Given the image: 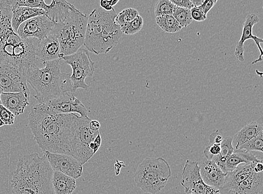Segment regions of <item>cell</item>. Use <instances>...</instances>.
<instances>
[{
  "label": "cell",
  "instance_id": "6da1fadb",
  "mask_svg": "<svg viewBox=\"0 0 263 194\" xmlns=\"http://www.w3.org/2000/svg\"><path fill=\"white\" fill-rule=\"evenodd\" d=\"M76 117L75 114H48L29 124L34 140L43 153L72 156L71 141Z\"/></svg>",
  "mask_w": 263,
  "mask_h": 194
},
{
  "label": "cell",
  "instance_id": "7a4b0ae2",
  "mask_svg": "<svg viewBox=\"0 0 263 194\" xmlns=\"http://www.w3.org/2000/svg\"><path fill=\"white\" fill-rule=\"evenodd\" d=\"M53 169L46 157L38 154L24 156L9 178L13 194H54L52 185Z\"/></svg>",
  "mask_w": 263,
  "mask_h": 194
},
{
  "label": "cell",
  "instance_id": "3957f363",
  "mask_svg": "<svg viewBox=\"0 0 263 194\" xmlns=\"http://www.w3.org/2000/svg\"><path fill=\"white\" fill-rule=\"evenodd\" d=\"M60 61L57 59L44 62L43 69L32 66L26 72L27 82L35 91L34 97L39 104H47L65 93L74 94L70 75L61 73Z\"/></svg>",
  "mask_w": 263,
  "mask_h": 194
},
{
  "label": "cell",
  "instance_id": "277c9868",
  "mask_svg": "<svg viewBox=\"0 0 263 194\" xmlns=\"http://www.w3.org/2000/svg\"><path fill=\"white\" fill-rule=\"evenodd\" d=\"M39 41L36 38L22 39L12 28L9 29L0 37V63L14 66L26 76L30 67L37 62Z\"/></svg>",
  "mask_w": 263,
  "mask_h": 194
},
{
  "label": "cell",
  "instance_id": "5b68a950",
  "mask_svg": "<svg viewBox=\"0 0 263 194\" xmlns=\"http://www.w3.org/2000/svg\"><path fill=\"white\" fill-rule=\"evenodd\" d=\"M87 21L88 16L76 8L63 22L55 24L51 33L59 40L62 58L76 53L84 45Z\"/></svg>",
  "mask_w": 263,
  "mask_h": 194
},
{
  "label": "cell",
  "instance_id": "8992f818",
  "mask_svg": "<svg viewBox=\"0 0 263 194\" xmlns=\"http://www.w3.org/2000/svg\"><path fill=\"white\" fill-rule=\"evenodd\" d=\"M171 175L166 160L162 157H146L139 165L134 179L143 192L156 194L166 186Z\"/></svg>",
  "mask_w": 263,
  "mask_h": 194
},
{
  "label": "cell",
  "instance_id": "52a82bcc",
  "mask_svg": "<svg viewBox=\"0 0 263 194\" xmlns=\"http://www.w3.org/2000/svg\"><path fill=\"white\" fill-rule=\"evenodd\" d=\"M91 120L88 117L84 118L77 115L71 141L72 156L83 165L92 157L95 154L90 148V144L93 142L99 131L93 132L89 128Z\"/></svg>",
  "mask_w": 263,
  "mask_h": 194
},
{
  "label": "cell",
  "instance_id": "ba28073f",
  "mask_svg": "<svg viewBox=\"0 0 263 194\" xmlns=\"http://www.w3.org/2000/svg\"><path fill=\"white\" fill-rule=\"evenodd\" d=\"M61 59L72 69L70 80L73 93L79 89L87 90L89 86L85 83V79L92 76L95 70V63L90 58L88 51L81 48L76 53L64 56Z\"/></svg>",
  "mask_w": 263,
  "mask_h": 194
},
{
  "label": "cell",
  "instance_id": "9c48e42d",
  "mask_svg": "<svg viewBox=\"0 0 263 194\" xmlns=\"http://www.w3.org/2000/svg\"><path fill=\"white\" fill-rule=\"evenodd\" d=\"M115 10L107 11L101 7L91 12L88 16L84 46L88 52L97 55L98 47L102 33L107 24L117 16Z\"/></svg>",
  "mask_w": 263,
  "mask_h": 194
},
{
  "label": "cell",
  "instance_id": "30bf717a",
  "mask_svg": "<svg viewBox=\"0 0 263 194\" xmlns=\"http://www.w3.org/2000/svg\"><path fill=\"white\" fill-rule=\"evenodd\" d=\"M181 184L188 194H218L219 191L206 185L201 178L199 162L186 160L182 172Z\"/></svg>",
  "mask_w": 263,
  "mask_h": 194
},
{
  "label": "cell",
  "instance_id": "8fae6325",
  "mask_svg": "<svg viewBox=\"0 0 263 194\" xmlns=\"http://www.w3.org/2000/svg\"><path fill=\"white\" fill-rule=\"evenodd\" d=\"M0 84L3 93H22L29 98L26 76L14 66L0 63Z\"/></svg>",
  "mask_w": 263,
  "mask_h": 194
},
{
  "label": "cell",
  "instance_id": "7c38bea8",
  "mask_svg": "<svg viewBox=\"0 0 263 194\" xmlns=\"http://www.w3.org/2000/svg\"><path fill=\"white\" fill-rule=\"evenodd\" d=\"M55 24L46 15L35 16L21 24L17 34L22 39H44L53 31Z\"/></svg>",
  "mask_w": 263,
  "mask_h": 194
},
{
  "label": "cell",
  "instance_id": "4fadbf2b",
  "mask_svg": "<svg viewBox=\"0 0 263 194\" xmlns=\"http://www.w3.org/2000/svg\"><path fill=\"white\" fill-rule=\"evenodd\" d=\"M44 154L53 171H59L75 180L83 175V165L74 157L50 153Z\"/></svg>",
  "mask_w": 263,
  "mask_h": 194
},
{
  "label": "cell",
  "instance_id": "5bb4252c",
  "mask_svg": "<svg viewBox=\"0 0 263 194\" xmlns=\"http://www.w3.org/2000/svg\"><path fill=\"white\" fill-rule=\"evenodd\" d=\"M73 94L70 93H64L45 104L56 114L78 113L81 117H88V109Z\"/></svg>",
  "mask_w": 263,
  "mask_h": 194
},
{
  "label": "cell",
  "instance_id": "9a60e30c",
  "mask_svg": "<svg viewBox=\"0 0 263 194\" xmlns=\"http://www.w3.org/2000/svg\"><path fill=\"white\" fill-rule=\"evenodd\" d=\"M259 19L258 16L254 14H250L248 15L245 20L242 28V33L241 38L237 42L235 51V55L238 60L243 62L244 58V44L248 40L252 39L258 47L260 55L258 59L253 62V64L257 62H261L262 60V57L263 52L260 44L263 43V40L253 34V27L255 24L259 23Z\"/></svg>",
  "mask_w": 263,
  "mask_h": 194
},
{
  "label": "cell",
  "instance_id": "2e32d148",
  "mask_svg": "<svg viewBox=\"0 0 263 194\" xmlns=\"http://www.w3.org/2000/svg\"><path fill=\"white\" fill-rule=\"evenodd\" d=\"M200 173L204 183L219 191L223 186L226 175L215 162L204 160L199 165Z\"/></svg>",
  "mask_w": 263,
  "mask_h": 194
},
{
  "label": "cell",
  "instance_id": "e0dca14e",
  "mask_svg": "<svg viewBox=\"0 0 263 194\" xmlns=\"http://www.w3.org/2000/svg\"><path fill=\"white\" fill-rule=\"evenodd\" d=\"M36 56L44 63L51 60L61 59V48L57 36L53 33L46 38L39 40L36 48Z\"/></svg>",
  "mask_w": 263,
  "mask_h": 194
},
{
  "label": "cell",
  "instance_id": "ac0fdd59",
  "mask_svg": "<svg viewBox=\"0 0 263 194\" xmlns=\"http://www.w3.org/2000/svg\"><path fill=\"white\" fill-rule=\"evenodd\" d=\"M115 19L107 24L101 34L98 47L97 55L108 53L119 43L122 33L120 27L116 24Z\"/></svg>",
  "mask_w": 263,
  "mask_h": 194
},
{
  "label": "cell",
  "instance_id": "d6986e66",
  "mask_svg": "<svg viewBox=\"0 0 263 194\" xmlns=\"http://www.w3.org/2000/svg\"><path fill=\"white\" fill-rule=\"evenodd\" d=\"M224 194H263V172L255 173Z\"/></svg>",
  "mask_w": 263,
  "mask_h": 194
},
{
  "label": "cell",
  "instance_id": "ffe728a7",
  "mask_svg": "<svg viewBox=\"0 0 263 194\" xmlns=\"http://www.w3.org/2000/svg\"><path fill=\"white\" fill-rule=\"evenodd\" d=\"M0 100L1 104L8 109L15 117L23 114L29 104V98L22 93H3Z\"/></svg>",
  "mask_w": 263,
  "mask_h": 194
},
{
  "label": "cell",
  "instance_id": "44dd1931",
  "mask_svg": "<svg viewBox=\"0 0 263 194\" xmlns=\"http://www.w3.org/2000/svg\"><path fill=\"white\" fill-rule=\"evenodd\" d=\"M76 8L74 5L66 1L62 0H53L46 10V15L49 19L55 24L63 22Z\"/></svg>",
  "mask_w": 263,
  "mask_h": 194
},
{
  "label": "cell",
  "instance_id": "7402d4cb",
  "mask_svg": "<svg viewBox=\"0 0 263 194\" xmlns=\"http://www.w3.org/2000/svg\"><path fill=\"white\" fill-rule=\"evenodd\" d=\"M46 12L40 9L19 7L12 10L11 28L17 33L21 24L35 16L46 15Z\"/></svg>",
  "mask_w": 263,
  "mask_h": 194
},
{
  "label": "cell",
  "instance_id": "603a6c76",
  "mask_svg": "<svg viewBox=\"0 0 263 194\" xmlns=\"http://www.w3.org/2000/svg\"><path fill=\"white\" fill-rule=\"evenodd\" d=\"M250 164L238 166L233 171L228 173L222 189L220 192H226L231 188L240 184L253 174Z\"/></svg>",
  "mask_w": 263,
  "mask_h": 194
},
{
  "label": "cell",
  "instance_id": "cb8c5ba5",
  "mask_svg": "<svg viewBox=\"0 0 263 194\" xmlns=\"http://www.w3.org/2000/svg\"><path fill=\"white\" fill-rule=\"evenodd\" d=\"M52 185L54 194H72L77 188L76 180L57 171L53 173Z\"/></svg>",
  "mask_w": 263,
  "mask_h": 194
},
{
  "label": "cell",
  "instance_id": "d4e9b609",
  "mask_svg": "<svg viewBox=\"0 0 263 194\" xmlns=\"http://www.w3.org/2000/svg\"><path fill=\"white\" fill-rule=\"evenodd\" d=\"M262 132V125L256 122L245 125L240 131L236 133L232 139V145L234 149L236 150L241 145L251 140Z\"/></svg>",
  "mask_w": 263,
  "mask_h": 194
},
{
  "label": "cell",
  "instance_id": "484cf974",
  "mask_svg": "<svg viewBox=\"0 0 263 194\" xmlns=\"http://www.w3.org/2000/svg\"><path fill=\"white\" fill-rule=\"evenodd\" d=\"M259 160L254 154L242 150H234L226 162L225 173L233 171L242 163L249 165L254 161Z\"/></svg>",
  "mask_w": 263,
  "mask_h": 194
},
{
  "label": "cell",
  "instance_id": "4316f807",
  "mask_svg": "<svg viewBox=\"0 0 263 194\" xmlns=\"http://www.w3.org/2000/svg\"><path fill=\"white\" fill-rule=\"evenodd\" d=\"M221 153L212 157L211 161L215 162L216 164L225 173L226 162L229 157L234 153V148L232 145V139L230 137H227L223 139L221 144ZM227 174V173H226Z\"/></svg>",
  "mask_w": 263,
  "mask_h": 194
},
{
  "label": "cell",
  "instance_id": "83f0119b",
  "mask_svg": "<svg viewBox=\"0 0 263 194\" xmlns=\"http://www.w3.org/2000/svg\"><path fill=\"white\" fill-rule=\"evenodd\" d=\"M12 9L7 0H0V37L11 28Z\"/></svg>",
  "mask_w": 263,
  "mask_h": 194
},
{
  "label": "cell",
  "instance_id": "f1b7e54d",
  "mask_svg": "<svg viewBox=\"0 0 263 194\" xmlns=\"http://www.w3.org/2000/svg\"><path fill=\"white\" fill-rule=\"evenodd\" d=\"M156 21L158 26L166 33H175L182 29L173 15L156 17Z\"/></svg>",
  "mask_w": 263,
  "mask_h": 194
},
{
  "label": "cell",
  "instance_id": "f546056e",
  "mask_svg": "<svg viewBox=\"0 0 263 194\" xmlns=\"http://www.w3.org/2000/svg\"><path fill=\"white\" fill-rule=\"evenodd\" d=\"M12 10L19 7H26L33 9H40L46 11L48 5L44 0H7Z\"/></svg>",
  "mask_w": 263,
  "mask_h": 194
},
{
  "label": "cell",
  "instance_id": "4dcf8cb0",
  "mask_svg": "<svg viewBox=\"0 0 263 194\" xmlns=\"http://www.w3.org/2000/svg\"><path fill=\"white\" fill-rule=\"evenodd\" d=\"M139 15L137 10L134 8L125 9L120 12L115 19L116 24L120 27H123L130 23Z\"/></svg>",
  "mask_w": 263,
  "mask_h": 194
},
{
  "label": "cell",
  "instance_id": "1f68e13d",
  "mask_svg": "<svg viewBox=\"0 0 263 194\" xmlns=\"http://www.w3.org/2000/svg\"><path fill=\"white\" fill-rule=\"evenodd\" d=\"M173 16L182 28H186L193 21L191 10L176 7Z\"/></svg>",
  "mask_w": 263,
  "mask_h": 194
},
{
  "label": "cell",
  "instance_id": "d6a6232c",
  "mask_svg": "<svg viewBox=\"0 0 263 194\" xmlns=\"http://www.w3.org/2000/svg\"><path fill=\"white\" fill-rule=\"evenodd\" d=\"M263 132L254 138L238 147L236 150H242L247 152L258 151L262 153Z\"/></svg>",
  "mask_w": 263,
  "mask_h": 194
},
{
  "label": "cell",
  "instance_id": "836d02e7",
  "mask_svg": "<svg viewBox=\"0 0 263 194\" xmlns=\"http://www.w3.org/2000/svg\"><path fill=\"white\" fill-rule=\"evenodd\" d=\"M176 6L170 0H160L155 5V14L156 17L173 15Z\"/></svg>",
  "mask_w": 263,
  "mask_h": 194
},
{
  "label": "cell",
  "instance_id": "e575fe53",
  "mask_svg": "<svg viewBox=\"0 0 263 194\" xmlns=\"http://www.w3.org/2000/svg\"><path fill=\"white\" fill-rule=\"evenodd\" d=\"M144 20L141 16L139 15L135 19L126 26L121 28L122 33L127 35H132L139 33L143 27Z\"/></svg>",
  "mask_w": 263,
  "mask_h": 194
},
{
  "label": "cell",
  "instance_id": "d590c367",
  "mask_svg": "<svg viewBox=\"0 0 263 194\" xmlns=\"http://www.w3.org/2000/svg\"><path fill=\"white\" fill-rule=\"evenodd\" d=\"M15 115L8 109L0 104V119L3 120L5 125H11L14 124Z\"/></svg>",
  "mask_w": 263,
  "mask_h": 194
},
{
  "label": "cell",
  "instance_id": "8d00e7d4",
  "mask_svg": "<svg viewBox=\"0 0 263 194\" xmlns=\"http://www.w3.org/2000/svg\"><path fill=\"white\" fill-rule=\"evenodd\" d=\"M221 144H210L204 150V155L206 160H211L214 156L218 155L221 153Z\"/></svg>",
  "mask_w": 263,
  "mask_h": 194
},
{
  "label": "cell",
  "instance_id": "74e56055",
  "mask_svg": "<svg viewBox=\"0 0 263 194\" xmlns=\"http://www.w3.org/2000/svg\"><path fill=\"white\" fill-rule=\"evenodd\" d=\"M191 12L193 20L201 22L206 19L207 16L204 14L200 8L194 7L191 10Z\"/></svg>",
  "mask_w": 263,
  "mask_h": 194
},
{
  "label": "cell",
  "instance_id": "f35d334b",
  "mask_svg": "<svg viewBox=\"0 0 263 194\" xmlns=\"http://www.w3.org/2000/svg\"><path fill=\"white\" fill-rule=\"evenodd\" d=\"M177 7L191 10L194 5L191 0H170Z\"/></svg>",
  "mask_w": 263,
  "mask_h": 194
},
{
  "label": "cell",
  "instance_id": "ab89813d",
  "mask_svg": "<svg viewBox=\"0 0 263 194\" xmlns=\"http://www.w3.org/2000/svg\"><path fill=\"white\" fill-rule=\"evenodd\" d=\"M217 3V0H204V3L199 7L205 15L207 16L208 13L215 7Z\"/></svg>",
  "mask_w": 263,
  "mask_h": 194
},
{
  "label": "cell",
  "instance_id": "60d3db41",
  "mask_svg": "<svg viewBox=\"0 0 263 194\" xmlns=\"http://www.w3.org/2000/svg\"><path fill=\"white\" fill-rule=\"evenodd\" d=\"M119 3V0H101L100 2V7L107 11H111L114 10V7Z\"/></svg>",
  "mask_w": 263,
  "mask_h": 194
},
{
  "label": "cell",
  "instance_id": "b9f144b4",
  "mask_svg": "<svg viewBox=\"0 0 263 194\" xmlns=\"http://www.w3.org/2000/svg\"><path fill=\"white\" fill-rule=\"evenodd\" d=\"M223 140L222 136L218 131L212 133L209 137V141L211 144H221Z\"/></svg>",
  "mask_w": 263,
  "mask_h": 194
},
{
  "label": "cell",
  "instance_id": "7bdbcfd3",
  "mask_svg": "<svg viewBox=\"0 0 263 194\" xmlns=\"http://www.w3.org/2000/svg\"><path fill=\"white\" fill-rule=\"evenodd\" d=\"M251 168L255 173H260L263 172V164L262 160L254 161L250 163Z\"/></svg>",
  "mask_w": 263,
  "mask_h": 194
},
{
  "label": "cell",
  "instance_id": "ee69618b",
  "mask_svg": "<svg viewBox=\"0 0 263 194\" xmlns=\"http://www.w3.org/2000/svg\"><path fill=\"white\" fill-rule=\"evenodd\" d=\"M89 128L93 132L99 131L101 128V124L98 120H91L89 123Z\"/></svg>",
  "mask_w": 263,
  "mask_h": 194
},
{
  "label": "cell",
  "instance_id": "f6af8a7d",
  "mask_svg": "<svg viewBox=\"0 0 263 194\" xmlns=\"http://www.w3.org/2000/svg\"><path fill=\"white\" fill-rule=\"evenodd\" d=\"M194 5V7L199 8L204 2V0H192L191 1Z\"/></svg>",
  "mask_w": 263,
  "mask_h": 194
},
{
  "label": "cell",
  "instance_id": "bcb514c9",
  "mask_svg": "<svg viewBox=\"0 0 263 194\" xmlns=\"http://www.w3.org/2000/svg\"><path fill=\"white\" fill-rule=\"evenodd\" d=\"M3 93V89L1 87V84H0V96H1V95ZM0 104H1V100H0Z\"/></svg>",
  "mask_w": 263,
  "mask_h": 194
},
{
  "label": "cell",
  "instance_id": "7dc6e473",
  "mask_svg": "<svg viewBox=\"0 0 263 194\" xmlns=\"http://www.w3.org/2000/svg\"><path fill=\"white\" fill-rule=\"evenodd\" d=\"M4 125H5L4 123L3 122V120L0 119V127L3 126Z\"/></svg>",
  "mask_w": 263,
  "mask_h": 194
},
{
  "label": "cell",
  "instance_id": "c3c4849f",
  "mask_svg": "<svg viewBox=\"0 0 263 194\" xmlns=\"http://www.w3.org/2000/svg\"><path fill=\"white\" fill-rule=\"evenodd\" d=\"M218 194H221V193H220L219 192V193H218Z\"/></svg>",
  "mask_w": 263,
  "mask_h": 194
}]
</instances>
